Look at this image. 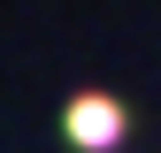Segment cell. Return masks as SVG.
I'll return each instance as SVG.
<instances>
[{
    "label": "cell",
    "instance_id": "6da1fadb",
    "mask_svg": "<svg viewBox=\"0 0 161 153\" xmlns=\"http://www.w3.org/2000/svg\"><path fill=\"white\" fill-rule=\"evenodd\" d=\"M69 130H77V145H115L123 115H115L108 100H77V107H69Z\"/></svg>",
    "mask_w": 161,
    "mask_h": 153
}]
</instances>
